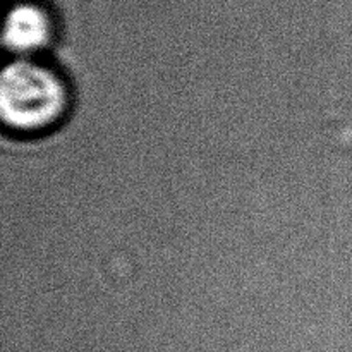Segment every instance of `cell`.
Masks as SVG:
<instances>
[{"label":"cell","mask_w":352,"mask_h":352,"mask_svg":"<svg viewBox=\"0 0 352 352\" xmlns=\"http://www.w3.org/2000/svg\"><path fill=\"white\" fill-rule=\"evenodd\" d=\"M52 23L36 3H17L9 10L3 30V43L16 54H33L50 41Z\"/></svg>","instance_id":"cell-2"},{"label":"cell","mask_w":352,"mask_h":352,"mask_svg":"<svg viewBox=\"0 0 352 352\" xmlns=\"http://www.w3.org/2000/svg\"><path fill=\"white\" fill-rule=\"evenodd\" d=\"M67 91L54 71L30 60L7 65L0 81V110L7 127L36 133L62 119Z\"/></svg>","instance_id":"cell-1"}]
</instances>
